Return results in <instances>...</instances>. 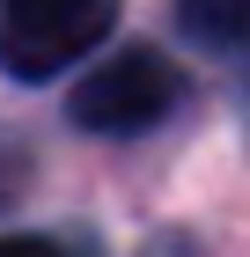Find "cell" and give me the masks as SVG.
<instances>
[{"instance_id":"cell-3","label":"cell","mask_w":250,"mask_h":257,"mask_svg":"<svg viewBox=\"0 0 250 257\" xmlns=\"http://www.w3.org/2000/svg\"><path fill=\"white\" fill-rule=\"evenodd\" d=\"M177 30L206 52H235L250 44V0H177Z\"/></svg>"},{"instance_id":"cell-4","label":"cell","mask_w":250,"mask_h":257,"mask_svg":"<svg viewBox=\"0 0 250 257\" xmlns=\"http://www.w3.org/2000/svg\"><path fill=\"white\" fill-rule=\"evenodd\" d=\"M0 257H66V242H52V235H0Z\"/></svg>"},{"instance_id":"cell-1","label":"cell","mask_w":250,"mask_h":257,"mask_svg":"<svg viewBox=\"0 0 250 257\" xmlns=\"http://www.w3.org/2000/svg\"><path fill=\"white\" fill-rule=\"evenodd\" d=\"M118 0H0V74L59 81L111 37Z\"/></svg>"},{"instance_id":"cell-2","label":"cell","mask_w":250,"mask_h":257,"mask_svg":"<svg viewBox=\"0 0 250 257\" xmlns=\"http://www.w3.org/2000/svg\"><path fill=\"white\" fill-rule=\"evenodd\" d=\"M177 96H184V81H177V66L162 59V52H118L96 74H81V88H74L66 110H74L81 133L133 140V133H154V125L170 118Z\"/></svg>"}]
</instances>
